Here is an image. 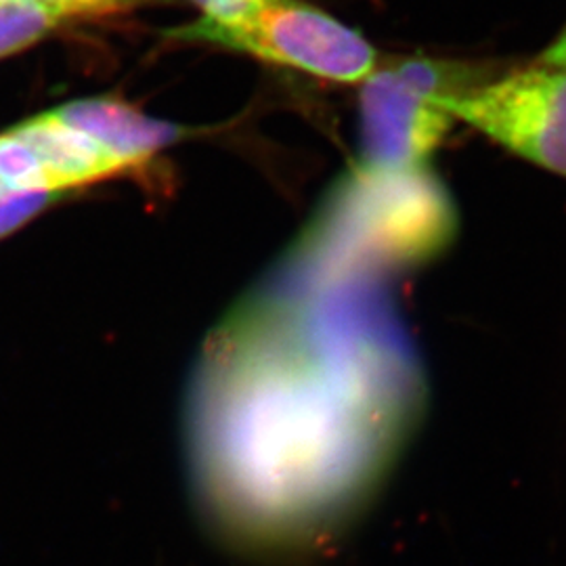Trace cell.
<instances>
[{
	"label": "cell",
	"instance_id": "9c48e42d",
	"mask_svg": "<svg viewBox=\"0 0 566 566\" xmlns=\"http://www.w3.org/2000/svg\"><path fill=\"white\" fill-rule=\"evenodd\" d=\"M57 198L44 193H2L0 196V238L13 233L21 224L34 219Z\"/></svg>",
	"mask_w": 566,
	"mask_h": 566
},
{
	"label": "cell",
	"instance_id": "3957f363",
	"mask_svg": "<svg viewBox=\"0 0 566 566\" xmlns=\"http://www.w3.org/2000/svg\"><path fill=\"white\" fill-rule=\"evenodd\" d=\"M214 42L344 84L365 82L378 67L376 49L359 32L298 0H266L250 25Z\"/></svg>",
	"mask_w": 566,
	"mask_h": 566
},
{
	"label": "cell",
	"instance_id": "5b68a950",
	"mask_svg": "<svg viewBox=\"0 0 566 566\" xmlns=\"http://www.w3.org/2000/svg\"><path fill=\"white\" fill-rule=\"evenodd\" d=\"M53 112L65 124L103 145L128 170L142 168L185 135L177 124L154 120L126 103L105 97L65 103Z\"/></svg>",
	"mask_w": 566,
	"mask_h": 566
},
{
	"label": "cell",
	"instance_id": "7a4b0ae2",
	"mask_svg": "<svg viewBox=\"0 0 566 566\" xmlns=\"http://www.w3.org/2000/svg\"><path fill=\"white\" fill-rule=\"evenodd\" d=\"M447 109L510 154L566 179V63L535 60L493 72Z\"/></svg>",
	"mask_w": 566,
	"mask_h": 566
},
{
	"label": "cell",
	"instance_id": "277c9868",
	"mask_svg": "<svg viewBox=\"0 0 566 566\" xmlns=\"http://www.w3.org/2000/svg\"><path fill=\"white\" fill-rule=\"evenodd\" d=\"M13 128L36 154L46 187L57 198L86 185L130 172L114 154L57 118L53 109Z\"/></svg>",
	"mask_w": 566,
	"mask_h": 566
},
{
	"label": "cell",
	"instance_id": "8992f818",
	"mask_svg": "<svg viewBox=\"0 0 566 566\" xmlns=\"http://www.w3.org/2000/svg\"><path fill=\"white\" fill-rule=\"evenodd\" d=\"M63 20L39 0H0V60L36 44Z\"/></svg>",
	"mask_w": 566,
	"mask_h": 566
},
{
	"label": "cell",
	"instance_id": "ba28073f",
	"mask_svg": "<svg viewBox=\"0 0 566 566\" xmlns=\"http://www.w3.org/2000/svg\"><path fill=\"white\" fill-rule=\"evenodd\" d=\"M60 15L63 23L74 20H97L135 11L145 4H160L170 0H39Z\"/></svg>",
	"mask_w": 566,
	"mask_h": 566
},
{
	"label": "cell",
	"instance_id": "6da1fadb",
	"mask_svg": "<svg viewBox=\"0 0 566 566\" xmlns=\"http://www.w3.org/2000/svg\"><path fill=\"white\" fill-rule=\"evenodd\" d=\"M493 67L446 60H401L376 67L361 88L365 172L424 168L453 116L447 102L485 81Z\"/></svg>",
	"mask_w": 566,
	"mask_h": 566
},
{
	"label": "cell",
	"instance_id": "30bf717a",
	"mask_svg": "<svg viewBox=\"0 0 566 566\" xmlns=\"http://www.w3.org/2000/svg\"><path fill=\"white\" fill-rule=\"evenodd\" d=\"M539 60L552 61V63H566V25L556 36V41L547 46Z\"/></svg>",
	"mask_w": 566,
	"mask_h": 566
},
{
	"label": "cell",
	"instance_id": "52a82bcc",
	"mask_svg": "<svg viewBox=\"0 0 566 566\" xmlns=\"http://www.w3.org/2000/svg\"><path fill=\"white\" fill-rule=\"evenodd\" d=\"M191 2L202 9V20L193 25H185L170 34L177 39H189V41L214 42L219 36L238 32L245 25H250L261 13L266 0H191Z\"/></svg>",
	"mask_w": 566,
	"mask_h": 566
}]
</instances>
